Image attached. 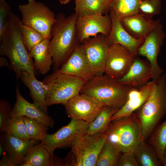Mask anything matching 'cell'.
Masks as SVG:
<instances>
[{
  "instance_id": "obj_1",
  "label": "cell",
  "mask_w": 166,
  "mask_h": 166,
  "mask_svg": "<svg viewBox=\"0 0 166 166\" xmlns=\"http://www.w3.org/2000/svg\"><path fill=\"white\" fill-rule=\"evenodd\" d=\"M22 24L19 17L11 12L5 34L0 39V55L8 58L10 69L19 79L24 72L35 75L37 71L23 41Z\"/></svg>"
},
{
  "instance_id": "obj_2",
  "label": "cell",
  "mask_w": 166,
  "mask_h": 166,
  "mask_svg": "<svg viewBox=\"0 0 166 166\" xmlns=\"http://www.w3.org/2000/svg\"><path fill=\"white\" fill-rule=\"evenodd\" d=\"M51 30L49 50L52 57L53 71L59 69L80 43L76 29L75 13L66 17L62 13L56 16Z\"/></svg>"
},
{
  "instance_id": "obj_3",
  "label": "cell",
  "mask_w": 166,
  "mask_h": 166,
  "mask_svg": "<svg viewBox=\"0 0 166 166\" xmlns=\"http://www.w3.org/2000/svg\"><path fill=\"white\" fill-rule=\"evenodd\" d=\"M134 88L105 74L94 76L86 83L80 93L94 98L104 106L120 109Z\"/></svg>"
},
{
  "instance_id": "obj_4",
  "label": "cell",
  "mask_w": 166,
  "mask_h": 166,
  "mask_svg": "<svg viewBox=\"0 0 166 166\" xmlns=\"http://www.w3.org/2000/svg\"><path fill=\"white\" fill-rule=\"evenodd\" d=\"M135 113L140 122L143 139L145 141L166 114L165 74L154 81L150 97Z\"/></svg>"
},
{
  "instance_id": "obj_5",
  "label": "cell",
  "mask_w": 166,
  "mask_h": 166,
  "mask_svg": "<svg viewBox=\"0 0 166 166\" xmlns=\"http://www.w3.org/2000/svg\"><path fill=\"white\" fill-rule=\"evenodd\" d=\"M104 133L107 140L123 153L134 151L144 140L140 124L135 112L112 121Z\"/></svg>"
},
{
  "instance_id": "obj_6",
  "label": "cell",
  "mask_w": 166,
  "mask_h": 166,
  "mask_svg": "<svg viewBox=\"0 0 166 166\" xmlns=\"http://www.w3.org/2000/svg\"><path fill=\"white\" fill-rule=\"evenodd\" d=\"M42 82L46 89L45 102L47 107L55 104L64 105L80 93L87 82L79 77L61 73L58 69L45 77Z\"/></svg>"
},
{
  "instance_id": "obj_7",
  "label": "cell",
  "mask_w": 166,
  "mask_h": 166,
  "mask_svg": "<svg viewBox=\"0 0 166 166\" xmlns=\"http://www.w3.org/2000/svg\"><path fill=\"white\" fill-rule=\"evenodd\" d=\"M18 9L23 24L37 31L45 39H51V29L56 21L53 11L43 3L35 0H28L27 3L19 5Z\"/></svg>"
},
{
  "instance_id": "obj_8",
  "label": "cell",
  "mask_w": 166,
  "mask_h": 166,
  "mask_svg": "<svg viewBox=\"0 0 166 166\" xmlns=\"http://www.w3.org/2000/svg\"><path fill=\"white\" fill-rule=\"evenodd\" d=\"M106 140L104 133L92 135L85 134L77 137L70 146L75 166H95L98 155Z\"/></svg>"
},
{
  "instance_id": "obj_9",
  "label": "cell",
  "mask_w": 166,
  "mask_h": 166,
  "mask_svg": "<svg viewBox=\"0 0 166 166\" xmlns=\"http://www.w3.org/2000/svg\"><path fill=\"white\" fill-rule=\"evenodd\" d=\"M88 125L85 121L71 118L68 124L54 133L45 134L41 143L51 156L56 148L70 146L77 137L85 134Z\"/></svg>"
},
{
  "instance_id": "obj_10",
  "label": "cell",
  "mask_w": 166,
  "mask_h": 166,
  "mask_svg": "<svg viewBox=\"0 0 166 166\" xmlns=\"http://www.w3.org/2000/svg\"><path fill=\"white\" fill-rule=\"evenodd\" d=\"M81 44L94 76L104 75L106 57L111 45L106 37L99 34Z\"/></svg>"
},
{
  "instance_id": "obj_11",
  "label": "cell",
  "mask_w": 166,
  "mask_h": 166,
  "mask_svg": "<svg viewBox=\"0 0 166 166\" xmlns=\"http://www.w3.org/2000/svg\"><path fill=\"white\" fill-rule=\"evenodd\" d=\"M165 37L163 26L160 23L145 38L137 51V55L145 57L148 61L151 78L154 81L160 78L163 72L158 64L157 57Z\"/></svg>"
},
{
  "instance_id": "obj_12",
  "label": "cell",
  "mask_w": 166,
  "mask_h": 166,
  "mask_svg": "<svg viewBox=\"0 0 166 166\" xmlns=\"http://www.w3.org/2000/svg\"><path fill=\"white\" fill-rule=\"evenodd\" d=\"M64 106L69 117L88 124L94 120L105 106L94 98L81 93L71 98Z\"/></svg>"
},
{
  "instance_id": "obj_13",
  "label": "cell",
  "mask_w": 166,
  "mask_h": 166,
  "mask_svg": "<svg viewBox=\"0 0 166 166\" xmlns=\"http://www.w3.org/2000/svg\"><path fill=\"white\" fill-rule=\"evenodd\" d=\"M135 57L126 48L119 44L110 45L106 57L105 74L119 80L129 70Z\"/></svg>"
},
{
  "instance_id": "obj_14",
  "label": "cell",
  "mask_w": 166,
  "mask_h": 166,
  "mask_svg": "<svg viewBox=\"0 0 166 166\" xmlns=\"http://www.w3.org/2000/svg\"><path fill=\"white\" fill-rule=\"evenodd\" d=\"M76 26L78 39L81 44L99 34L107 36L111 30L112 22L109 14H93L77 17Z\"/></svg>"
},
{
  "instance_id": "obj_15",
  "label": "cell",
  "mask_w": 166,
  "mask_h": 166,
  "mask_svg": "<svg viewBox=\"0 0 166 166\" xmlns=\"http://www.w3.org/2000/svg\"><path fill=\"white\" fill-rule=\"evenodd\" d=\"M58 70L61 73L79 77L86 82L94 76L81 44L76 47Z\"/></svg>"
},
{
  "instance_id": "obj_16",
  "label": "cell",
  "mask_w": 166,
  "mask_h": 166,
  "mask_svg": "<svg viewBox=\"0 0 166 166\" xmlns=\"http://www.w3.org/2000/svg\"><path fill=\"white\" fill-rule=\"evenodd\" d=\"M112 26L106 40L110 45L119 44L128 49L134 57L137 55L139 48L142 44L145 39H136L130 35L124 29L120 20L116 17L113 12L110 10Z\"/></svg>"
},
{
  "instance_id": "obj_17",
  "label": "cell",
  "mask_w": 166,
  "mask_h": 166,
  "mask_svg": "<svg viewBox=\"0 0 166 166\" xmlns=\"http://www.w3.org/2000/svg\"><path fill=\"white\" fill-rule=\"evenodd\" d=\"M16 102L11 109L10 116H26L40 121L49 128L53 127V118L41 110L34 102L31 103L26 100L20 93L18 85L16 88Z\"/></svg>"
},
{
  "instance_id": "obj_18",
  "label": "cell",
  "mask_w": 166,
  "mask_h": 166,
  "mask_svg": "<svg viewBox=\"0 0 166 166\" xmlns=\"http://www.w3.org/2000/svg\"><path fill=\"white\" fill-rule=\"evenodd\" d=\"M126 30L132 37L145 39L160 23L159 19H149L138 13L120 21Z\"/></svg>"
},
{
  "instance_id": "obj_19",
  "label": "cell",
  "mask_w": 166,
  "mask_h": 166,
  "mask_svg": "<svg viewBox=\"0 0 166 166\" xmlns=\"http://www.w3.org/2000/svg\"><path fill=\"white\" fill-rule=\"evenodd\" d=\"M154 81H149L144 85L134 88L129 93L127 100L112 117L111 121L130 115L135 112L148 99L151 93Z\"/></svg>"
},
{
  "instance_id": "obj_20",
  "label": "cell",
  "mask_w": 166,
  "mask_h": 166,
  "mask_svg": "<svg viewBox=\"0 0 166 166\" xmlns=\"http://www.w3.org/2000/svg\"><path fill=\"white\" fill-rule=\"evenodd\" d=\"M151 78L149 63L135 57L133 62L127 73L118 80L121 83L133 88L141 87L146 84Z\"/></svg>"
},
{
  "instance_id": "obj_21",
  "label": "cell",
  "mask_w": 166,
  "mask_h": 166,
  "mask_svg": "<svg viewBox=\"0 0 166 166\" xmlns=\"http://www.w3.org/2000/svg\"><path fill=\"white\" fill-rule=\"evenodd\" d=\"M38 141L32 139L26 141L9 134L5 133L4 135L6 150L15 166H20L29 148L38 143Z\"/></svg>"
},
{
  "instance_id": "obj_22",
  "label": "cell",
  "mask_w": 166,
  "mask_h": 166,
  "mask_svg": "<svg viewBox=\"0 0 166 166\" xmlns=\"http://www.w3.org/2000/svg\"><path fill=\"white\" fill-rule=\"evenodd\" d=\"M20 79L29 89L30 96L34 102L41 110L48 114V107L45 102L46 90L42 81L38 80L35 75L27 72L22 73Z\"/></svg>"
},
{
  "instance_id": "obj_23",
  "label": "cell",
  "mask_w": 166,
  "mask_h": 166,
  "mask_svg": "<svg viewBox=\"0 0 166 166\" xmlns=\"http://www.w3.org/2000/svg\"><path fill=\"white\" fill-rule=\"evenodd\" d=\"M49 42L50 40L45 39L29 52L30 56L34 60L36 70L42 75L49 71L52 64V57L49 50Z\"/></svg>"
},
{
  "instance_id": "obj_24",
  "label": "cell",
  "mask_w": 166,
  "mask_h": 166,
  "mask_svg": "<svg viewBox=\"0 0 166 166\" xmlns=\"http://www.w3.org/2000/svg\"><path fill=\"white\" fill-rule=\"evenodd\" d=\"M113 0H75V13L77 17L108 14Z\"/></svg>"
},
{
  "instance_id": "obj_25",
  "label": "cell",
  "mask_w": 166,
  "mask_h": 166,
  "mask_svg": "<svg viewBox=\"0 0 166 166\" xmlns=\"http://www.w3.org/2000/svg\"><path fill=\"white\" fill-rule=\"evenodd\" d=\"M120 109L109 106H105L94 120L89 124L85 134L92 135L104 133L111 121L112 117Z\"/></svg>"
},
{
  "instance_id": "obj_26",
  "label": "cell",
  "mask_w": 166,
  "mask_h": 166,
  "mask_svg": "<svg viewBox=\"0 0 166 166\" xmlns=\"http://www.w3.org/2000/svg\"><path fill=\"white\" fill-rule=\"evenodd\" d=\"M134 155L139 166L162 165L153 147L143 140L134 150Z\"/></svg>"
},
{
  "instance_id": "obj_27",
  "label": "cell",
  "mask_w": 166,
  "mask_h": 166,
  "mask_svg": "<svg viewBox=\"0 0 166 166\" xmlns=\"http://www.w3.org/2000/svg\"><path fill=\"white\" fill-rule=\"evenodd\" d=\"M23 162L32 166H51V156L41 143H38L29 148Z\"/></svg>"
},
{
  "instance_id": "obj_28",
  "label": "cell",
  "mask_w": 166,
  "mask_h": 166,
  "mask_svg": "<svg viewBox=\"0 0 166 166\" xmlns=\"http://www.w3.org/2000/svg\"><path fill=\"white\" fill-rule=\"evenodd\" d=\"M140 1L141 0H113L110 10L121 21L125 18L138 13Z\"/></svg>"
},
{
  "instance_id": "obj_29",
  "label": "cell",
  "mask_w": 166,
  "mask_h": 166,
  "mask_svg": "<svg viewBox=\"0 0 166 166\" xmlns=\"http://www.w3.org/2000/svg\"><path fill=\"white\" fill-rule=\"evenodd\" d=\"M149 143L154 148L163 165L164 153L166 148V119L164 122L156 128L151 134Z\"/></svg>"
},
{
  "instance_id": "obj_30",
  "label": "cell",
  "mask_w": 166,
  "mask_h": 166,
  "mask_svg": "<svg viewBox=\"0 0 166 166\" xmlns=\"http://www.w3.org/2000/svg\"><path fill=\"white\" fill-rule=\"evenodd\" d=\"M121 152L106 140L98 155L95 166H117Z\"/></svg>"
},
{
  "instance_id": "obj_31",
  "label": "cell",
  "mask_w": 166,
  "mask_h": 166,
  "mask_svg": "<svg viewBox=\"0 0 166 166\" xmlns=\"http://www.w3.org/2000/svg\"><path fill=\"white\" fill-rule=\"evenodd\" d=\"M5 132L23 140L30 139L28 134L22 116L17 115L10 116L6 125Z\"/></svg>"
},
{
  "instance_id": "obj_32",
  "label": "cell",
  "mask_w": 166,
  "mask_h": 166,
  "mask_svg": "<svg viewBox=\"0 0 166 166\" xmlns=\"http://www.w3.org/2000/svg\"><path fill=\"white\" fill-rule=\"evenodd\" d=\"M27 132L30 139L41 141L49 127L40 121L26 116H22Z\"/></svg>"
},
{
  "instance_id": "obj_33",
  "label": "cell",
  "mask_w": 166,
  "mask_h": 166,
  "mask_svg": "<svg viewBox=\"0 0 166 166\" xmlns=\"http://www.w3.org/2000/svg\"><path fill=\"white\" fill-rule=\"evenodd\" d=\"M22 29L23 41L29 52L45 39L40 33L29 26L22 24Z\"/></svg>"
},
{
  "instance_id": "obj_34",
  "label": "cell",
  "mask_w": 166,
  "mask_h": 166,
  "mask_svg": "<svg viewBox=\"0 0 166 166\" xmlns=\"http://www.w3.org/2000/svg\"><path fill=\"white\" fill-rule=\"evenodd\" d=\"M161 6V0H141L138 9V13L149 19L159 14Z\"/></svg>"
},
{
  "instance_id": "obj_35",
  "label": "cell",
  "mask_w": 166,
  "mask_h": 166,
  "mask_svg": "<svg viewBox=\"0 0 166 166\" xmlns=\"http://www.w3.org/2000/svg\"><path fill=\"white\" fill-rule=\"evenodd\" d=\"M10 5L5 0H0V39L4 35L11 13Z\"/></svg>"
},
{
  "instance_id": "obj_36",
  "label": "cell",
  "mask_w": 166,
  "mask_h": 166,
  "mask_svg": "<svg viewBox=\"0 0 166 166\" xmlns=\"http://www.w3.org/2000/svg\"><path fill=\"white\" fill-rule=\"evenodd\" d=\"M11 109V105L7 101L0 100V132H5V128L10 118Z\"/></svg>"
},
{
  "instance_id": "obj_37",
  "label": "cell",
  "mask_w": 166,
  "mask_h": 166,
  "mask_svg": "<svg viewBox=\"0 0 166 166\" xmlns=\"http://www.w3.org/2000/svg\"><path fill=\"white\" fill-rule=\"evenodd\" d=\"M118 162L117 166H139L133 151L123 153Z\"/></svg>"
},
{
  "instance_id": "obj_38",
  "label": "cell",
  "mask_w": 166,
  "mask_h": 166,
  "mask_svg": "<svg viewBox=\"0 0 166 166\" xmlns=\"http://www.w3.org/2000/svg\"><path fill=\"white\" fill-rule=\"evenodd\" d=\"M2 157L0 161V166H15L14 164L9 157L6 152Z\"/></svg>"
},
{
  "instance_id": "obj_39",
  "label": "cell",
  "mask_w": 166,
  "mask_h": 166,
  "mask_svg": "<svg viewBox=\"0 0 166 166\" xmlns=\"http://www.w3.org/2000/svg\"><path fill=\"white\" fill-rule=\"evenodd\" d=\"M6 152L4 142V135H1L0 138V156H2Z\"/></svg>"
},
{
  "instance_id": "obj_40",
  "label": "cell",
  "mask_w": 166,
  "mask_h": 166,
  "mask_svg": "<svg viewBox=\"0 0 166 166\" xmlns=\"http://www.w3.org/2000/svg\"><path fill=\"white\" fill-rule=\"evenodd\" d=\"M6 66L10 68V64L8 63L6 59L3 56H1L0 57V67Z\"/></svg>"
},
{
  "instance_id": "obj_41",
  "label": "cell",
  "mask_w": 166,
  "mask_h": 166,
  "mask_svg": "<svg viewBox=\"0 0 166 166\" xmlns=\"http://www.w3.org/2000/svg\"><path fill=\"white\" fill-rule=\"evenodd\" d=\"M72 0H58L62 4H65L69 3Z\"/></svg>"
},
{
  "instance_id": "obj_42",
  "label": "cell",
  "mask_w": 166,
  "mask_h": 166,
  "mask_svg": "<svg viewBox=\"0 0 166 166\" xmlns=\"http://www.w3.org/2000/svg\"><path fill=\"white\" fill-rule=\"evenodd\" d=\"M163 165L164 166H166V148L164 153V160Z\"/></svg>"
},
{
  "instance_id": "obj_43",
  "label": "cell",
  "mask_w": 166,
  "mask_h": 166,
  "mask_svg": "<svg viewBox=\"0 0 166 166\" xmlns=\"http://www.w3.org/2000/svg\"><path fill=\"white\" fill-rule=\"evenodd\" d=\"M165 76H166V73H165Z\"/></svg>"
}]
</instances>
